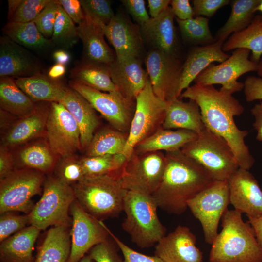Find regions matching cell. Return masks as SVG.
Wrapping results in <instances>:
<instances>
[{"label":"cell","instance_id":"6da1fadb","mask_svg":"<svg viewBox=\"0 0 262 262\" xmlns=\"http://www.w3.org/2000/svg\"><path fill=\"white\" fill-rule=\"evenodd\" d=\"M232 95L213 85L195 84L186 89L179 98H187L196 103L205 126L225 140L239 167L249 170L255 160L245 144L248 132L240 130L234 120L235 116L243 113L244 108Z\"/></svg>","mask_w":262,"mask_h":262},{"label":"cell","instance_id":"7a4b0ae2","mask_svg":"<svg viewBox=\"0 0 262 262\" xmlns=\"http://www.w3.org/2000/svg\"><path fill=\"white\" fill-rule=\"evenodd\" d=\"M165 154L164 174L152 195L159 208L179 215L188 208L190 199L214 180L202 166L181 149Z\"/></svg>","mask_w":262,"mask_h":262},{"label":"cell","instance_id":"3957f363","mask_svg":"<svg viewBox=\"0 0 262 262\" xmlns=\"http://www.w3.org/2000/svg\"><path fill=\"white\" fill-rule=\"evenodd\" d=\"M222 230L212 244L210 262H262V247L242 213L228 209L221 218Z\"/></svg>","mask_w":262,"mask_h":262},{"label":"cell","instance_id":"277c9868","mask_svg":"<svg viewBox=\"0 0 262 262\" xmlns=\"http://www.w3.org/2000/svg\"><path fill=\"white\" fill-rule=\"evenodd\" d=\"M75 199L98 221L118 216L128 191L120 179L110 175L85 177L72 186Z\"/></svg>","mask_w":262,"mask_h":262},{"label":"cell","instance_id":"5b68a950","mask_svg":"<svg viewBox=\"0 0 262 262\" xmlns=\"http://www.w3.org/2000/svg\"><path fill=\"white\" fill-rule=\"evenodd\" d=\"M157 208L152 195L127 191L123 204L126 216L122 227L140 248L156 245L165 235L166 229L159 219Z\"/></svg>","mask_w":262,"mask_h":262},{"label":"cell","instance_id":"8992f818","mask_svg":"<svg viewBox=\"0 0 262 262\" xmlns=\"http://www.w3.org/2000/svg\"><path fill=\"white\" fill-rule=\"evenodd\" d=\"M181 150L202 166L214 180H227L239 168L225 140L206 127Z\"/></svg>","mask_w":262,"mask_h":262},{"label":"cell","instance_id":"52a82bcc","mask_svg":"<svg viewBox=\"0 0 262 262\" xmlns=\"http://www.w3.org/2000/svg\"><path fill=\"white\" fill-rule=\"evenodd\" d=\"M42 196L28 214L29 224L40 230L49 226L69 227L71 205L75 199L72 186L55 175L49 176L44 183Z\"/></svg>","mask_w":262,"mask_h":262},{"label":"cell","instance_id":"ba28073f","mask_svg":"<svg viewBox=\"0 0 262 262\" xmlns=\"http://www.w3.org/2000/svg\"><path fill=\"white\" fill-rule=\"evenodd\" d=\"M166 107V101L155 94L148 79L136 98L135 110L123 152L127 160L139 143L162 127Z\"/></svg>","mask_w":262,"mask_h":262},{"label":"cell","instance_id":"9c48e42d","mask_svg":"<svg viewBox=\"0 0 262 262\" xmlns=\"http://www.w3.org/2000/svg\"><path fill=\"white\" fill-rule=\"evenodd\" d=\"M44 173L28 168L15 169L0 180V213L21 212L29 214L45 180Z\"/></svg>","mask_w":262,"mask_h":262},{"label":"cell","instance_id":"30bf717a","mask_svg":"<svg viewBox=\"0 0 262 262\" xmlns=\"http://www.w3.org/2000/svg\"><path fill=\"white\" fill-rule=\"evenodd\" d=\"M229 204L227 180L213 181L188 201V208L200 223L208 244L212 245L218 234L219 222Z\"/></svg>","mask_w":262,"mask_h":262},{"label":"cell","instance_id":"8fae6325","mask_svg":"<svg viewBox=\"0 0 262 262\" xmlns=\"http://www.w3.org/2000/svg\"><path fill=\"white\" fill-rule=\"evenodd\" d=\"M165 164V154L162 151L133 152L122 169L120 180L123 187L152 195L160 183Z\"/></svg>","mask_w":262,"mask_h":262},{"label":"cell","instance_id":"7c38bea8","mask_svg":"<svg viewBox=\"0 0 262 262\" xmlns=\"http://www.w3.org/2000/svg\"><path fill=\"white\" fill-rule=\"evenodd\" d=\"M251 51L245 48L235 49L224 62L215 65H210L195 79V84L204 85L221 84L219 89L233 94L244 88V84L237 81L242 75L257 71L258 63L250 59Z\"/></svg>","mask_w":262,"mask_h":262},{"label":"cell","instance_id":"4fadbf2b","mask_svg":"<svg viewBox=\"0 0 262 262\" xmlns=\"http://www.w3.org/2000/svg\"><path fill=\"white\" fill-rule=\"evenodd\" d=\"M69 86L85 98L114 129L129 132L135 102L125 99L118 91L104 92L73 80L70 81Z\"/></svg>","mask_w":262,"mask_h":262},{"label":"cell","instance_id":"5bb4252c","mask_svg":"<svg viewBox=\"0 0 262 262\" xmlns=\"http://www.w3.org/2000/svg\"><path fill=\"white\" fill-rule=\"evenodd\" d=\"M46 135L47 142L55 155L61 158L73 155L82 149L78 126L60 102H50Z\"/></svg>","mask_w":262,"mask_h":262},{"label":"cell","instance_id":"9a60e30c","mask_svg":"<svg viewBox=\"0 0 262 262\" xmlns=\"http://www.w3.org/2000/svg\"><path fill=\"white\" fill-rule=\"evenodd\" d=\"M145 63L155 94L165 101L177 98L183 65L182 61L177 56L152 49L147 53Z\"/></svg>","mask_w":262,"mask_h":262},{"label":"cell","instance_id":"2e32d148","mask_svg":"<svg viewBox=\"0 0 262 262\" xmlns=\"http://www.w3.org/2000/svg\"><path fill=\"white\" fill-rule=\"evenodd\" d=\"M72 216L71 250L67 262H78L95 246L110 236L102 221L89 214L75 199L70 208Z\"/></svg>","mask_w":262,"mask_h":262},{"label":"cell","instance_id":"e0dca14e","mask_svg":"<svg viewBox=\"0 0 262 262\" xmlns=\"http://www.w3.org/2000/svg\"><path fill=\"white\" fill-rule=\"evenodd\" d=\"M230 204L234 210L256 218L262 215V189L249 170L239 167L227 180Z\"/></svg>","mask_w":262,"mask_h":262},{"label":"cell","instance_id":"ac0fdd59","mask_svg":"<svg viewBox=\"0 0 262 262\" xmlns=\"http://www.w3.org/2000/svg\"><path fill=\"white\" fill-rule=\"evenodd\" d=\"M103 31L114 47L118 61L138 58L144 41L139 26L123 14H117L103 27Z\"/></svg>","mask_w":262,"mask_h":262},{"label":"cell","instance_id":"d6986e66","mask_svg":"<svg viewBox=\"0 0 262 262\" xmlns=\"http://www.w3.org/2000/svg\"><path fill=\"white\" fill-rule=\"evenodd\" d=\"M196 240L188 227L178 225L155 245L154 255L164 262H202V252Z\"/></svg>","mask_w":262,"mask_h":262},{"label":"cell","instance_id":"ffe728a7","mask_svg":"<svg viewBox=\"0 0 262 262\" xmlns=\"http://www.w3.org/2000/svg\"><path fill=\"white\" fill-rule=\"evenodd\" d=\"M41 72L37 59L7 36L0 40V77H27Z\"/></svg>","mask_w":262,"mask_h":262},{"label":"cell","instance_id":"44dd1931","mask_svg":"<svg viewBox=\"0 0 262 262\" xmlns=\"http://www.w3.org/2000/svg\"><path fill=\"white\" fill-rule=\"evenodd\" d=\"M50 102H36L34 110L18 118L8 127L2 138L1 145L9 149L38 137L45 130Z\"/></svg>","mask_w":262,"mask_h":262},{"label":"cell","instance_id":"7402d4cb","mask_svg":"<svg viewBox=\"0 0 262 262\" xmlns=\"http://www.w3.org/2000/svg\"><path fill=\"white\" fill-rule=\"evenodd\" d=\"M111 79L120 94L135 102L136 98L144 88L149 79L138 58L120 62L116 59L108 65Z\"/></svg>","mask_w":262,"mask_h":262},{"label":"cell","instance_id":"603a6c76","mask_svg":"<svg viewBox=\"0 0 262 262\" xmlns=\"http://www.w3.org/2000/svg\"><path fill=\"white\" fill-rule=\"evenodd\" d=\"M223 43L222 41H216L212 44L196 46L190 50L183 63L177 98L210 65L214 62L222 63L229 57L222 50Z\"/></svg>","mask_w":262,"mask_h":262},{"label":"cell","instance_id":"cb8c5ba5","mask_svg":"<svg viewBox=\"0 0 262 262\" xmlns=\"http://www.w3.org/2000/svg\"><path fill=\"white\" fill-rule=\"evenodd\" d=\"M174 18L169 6L159 16L150 17L140 27L143 40L153 49L177 56L178 40Z\"/></svg>","mask_w":262,"mask_h":262},{"label":"cell","instance_id":"d4e9b609","mask_svg":"<svg viewBox=\"0 0 262 262\" xmlns=\"http://www.w3.org/2000/svg\"><path fill=\"white\" fill-rule=\"evenodd\" d=\"M77 30L83 45V62L108 65L115 60V52L106 42L101 27L85 16Z\"/></svg>","mask_w":262,"mask_h":262},{"label":"cell","instance_id":"484cf974","mask_svg":"<svg viewBox=\"0 0 262 262\" xmlns=\"http://www.w3.org/2000/svg\"><path fill=\"white\" fill-rule=\"evenodd\" d=\"M60 103L76 121L79 129L82 149H86L99 123L95 110L85 98L70 87L66 88V95Z\"/></svg>","mask_w":262,"mask_h":262},{"label":"cell","instance_id":"4316f807","mask_svg":"<svg viewBox=\"0 0 262 262\" xmlns=\"http://www.w3.org/2000/svg\"><path fill=\"white\" fill-rule=\"evenodd\" d=\"M164 129H184L198 135L206 128L200 110L192 100L184 102L179 98L166 101L165 116L162 126Z\"/></svg>","mask_w":262,"mask_h":262},{"label":"cell","instance_id":"83f0119b","mask_svg":"<svg viewBox=\"0 0 262 262\" xmlns=\"http://www.w3.org/2000/svg\"><path fill=\"white\" fill-rule=\"evenodd\" d=\"M15 82L34 102H60L67 88L58 80H52L41 72L30 77L17 78Z\"/></svg>","mask_w":262,"mask_h":262},{"label":"cell","instance_id":"f1b7e54d","mask_svg":"<svg viewBox=\"0 0 262 262\" xmlns=\"http://www.w3.org/2000/svg\"><path fill=\"white\" fill-rule=\"evenodd\" d=\"M197 136V134L191 131L184 129L173 131L164 129L161 127L152 134L139 143L133 152H171L180 150L196 139Z\"/></svg>","mask_w":262,"mask_h":262},{"label":"cell","instance_id":"f546056e","mask_svg":"<svg viewBox=\"0 0 262 262\" xmlns=\"http://www.w3.org/2000/svg\"><path fill=\"white\" fill-rule=\"evenodd\" d=\"M40 230L30 225L0 243L2 262H34L33 247Z\"/></svg>","mask_w":262,"mask_h":262},{"label":"cell","instance_id":"4dcf8cb0","mask_svg":"<svg viewBox=\"0 0 262 262\" xmlns=\"http://www.w3.org/2000/svg\"><path fill=\"white\" fill-rule=\"evenodd\" d=\"M68 227L53 226L47 232L34 262H67L71 250Z\"/></svg>","mask_w":262,"mask_h":262},{"label":"cell","instance_id":"1f68e13d","mask_svg":"<svg viewBox=\"0 0 262 262\" xmlns=\"http://www.w3.org/2000/svg\"><path fill=\"white\" fill-rule=\"evenodd\" d=\"M0 109L17 118L25 116L35 109L36 102L33 101L10 77L0 79Z\"/></svg>","mask_w":262,"mask_h":262},{"label":"cell","instance_id":"d6a6232c","mask_svg":"<svg viewBox=\"0 0 262 262\" xmlns=\"http://www.w3.org/2000/svg\"><path fill=\"white\" fill-rule=\"evenodd\" d=\"M262 16H255L251 23L244 30L232 33L224 42L222 50L228 52L239 48L250 50V59L259 63L262 57Z\"/></svg>","mask_w":262,"mask_h":262},{"label":"cell","instance_id":"836d02e7","mask_svg":"<svg viewBox=\"0 0 262 262\" xmlns=\"http://www.w3.org/2000/svg\"><path fill=\"white\" fill-rule=\"evenodd\" d=\"M70 76L72 80L97 90L104 92L118 91L106 64L82 61L71 70Z\"/></svg>","mask_w":262,"mask_h":262},{"label":"cell","instance_id":"e575fe53","mask_svg":"<svg viewBox=\"0 0 262 262\" xmlns=\"http://www.w3.org/2000/svg\"><path fill=\"white\" fill-rule=\"evenodd\" d=\"M3 31L5 36L27 49L41 51L53 45L50 39L42 35L33 21L8 22Z\"/></svg>","mask_w":262,"mask_h":262},{"label":"cell","instance_id":"d590c367","mask_svg":"<svg viewBox=\"0 0 262 262\" xmlns=\"http://www.w3.org/2000/svg\"><path fill=\"white\" fill-rule=\"evenodd\" d=\"M261 0H234L231 1V11L225 24L216 32V41L224 42L229 35L241 31L251 23L255 9Z\"/></svg>","mask_w":262,"mask_h":262},{"label":"cell","instance_id":"8d00e7d4","mask_svg":"<svg viewBox=\"0 0 262 262\" xmlns=\"http://www.w3.org/2000/svg\"><path fill=\"white\" fill-rule=\"evenodd\" d=\"M128 134L115 129H104L95 133L86 149V156L123 154Z\"/></svg>","mask_w":262,"mask_h":262},{"label":"cell","instance_id":"74e56055","mask_svg":"<svg viewBox=\"0 0 262 262\" xmlns=\"http://www.w3.org/2000/svg\"><path fill=\"white\" fill-rule=\"evenodd\" d=\"M55 156L47 142H36L23 147L19 152V163L23 168L48 173L55 165Z\"/></svg>","mask_w":262,"mask_h":262},{"label":"cell","instance_id":"f35d334b","mask_svg":"<svg viewBox=\"0 0 262 262\" xmlns=\"http://www.w3.org/2000/svg\"><path fill=\"white\" fill-rule=\"evenodd\" d=\"M85 177L110 175L120 179L127 161L123 154L85 156L80 158Z\"/></svg>","mask_w":262,"mask_h":262},{"label":"cell","instance_id":"ab89813d","mask_svg":"<svg viewBox=\"0 0 262 262\" xmlns=\"http://www.w3.org/2000/svg\"><path fill=\"white\" fill-rule=\"evenodd\" d=\"M183 38L192 43L201 46L216 41L209 27V19L203 16H196L187 20H180L176 17Z\"/></svg>","mask_w":262,"mask_h":262},{"label":"cell","instance_id":"60d3db41","mask_svg":"<svg viewBox=\"0 0 262 262\" xmlns=\"http://www.w3.org/2000/svg\"><path fill=\"white\" fill-rule=\"evenodd\" d=\"M79 39L77 26L59 5L51 42L53 45L68 49L75 45Z\"/></svg>","mask_w":262,"mask_h":262},{"label":"cell","instance_id":"b9f144b4","mask_svg":"<svg viewBox=\"0 0 262 262\" xmlns=\"http://www.w3.org/2000/svg\"><path fill=\"white\" fill-rule=\"evenodd\" d=\"M82 8L86 17L102 28L115 16L111 2L107 0H81Z\"/></svg>","mask_w":262,"mask_h":262},{"label":"cell","instance_id":"7bdbcfd3","mask_svg":"<svg viewBox=\"0 0 262 262\" xmlns=\"http://www.w3.org/2000/svg\"><path fill=\"white\" fill-rule=\"evenodd\" d=\"M55 176L71 186L85 177L80 158L74 155L62 157L56 166Z\"/></svg>","mask_w":262,"mask_h":262},{"label":"cell","instance_id":"ee69618b","mask_svg":"<svg viewBox=\"0 0 262 262\" xmlns=\"http://www.w3.org/2000/svg\"><path fill=\"white\" fill-rule=\"evenodd\" d=\"M51 0H22L8 22H33Z\"/></svg>","mask_w":262,"mask_h":262},{"label":"cell","instance_id":"f6af8a7d","mask_svg":"<svg viewBox=\"0 0 262 262\" xmlns=\"http://www.w3.org/2000/svg\"><path fill=\"white\" fill-rule=\"evenodd\" d=\"M58 7L57 1L51 0L33 21L47 39L52 37Z\"/></svg>","mask_w":262,"mask_h":262},{"label":"cell","instance_id":"bcb514c9","mask_svg":"<svg viewBox=\"0 0 262 262\" xmlns=\"http://www.w3.org/2000/svg\"><path fill=\"white\" fill-rule=\"evenodd\" d=\"M8 212L0 214V243L26 227L29 224L28 214L18 215Z\"/></svg>","mask_w":262,"mask_h":262},{"label":"cell","instance_id":"7dc6e473","mask_svg":"<svg viewBox=\"0 0 262 262\" xmlns=\"http://www.w3.org/2000/svg\"><path fill=\"white\" fill-rule=\"evenodd\" d=\"M119 250L116 243L108 239L93 246L88 255L95 262H123L118 254Z\"/></svg>","mask_w":262,"mask_h":262},{"label":"cell","instance_id":"c3c4849f","mask_svg":"<svg viewBox=\"0 0 262 262\" xmlns=\"http://www.w3.org/2000/svg\"><path fill=\"white\" fill-rule=\"evenodd\" d=\"M104 226L113 240L116 243L123 256V262H164L158 257L148 256L139 253L123 243L113 234L103 223Z\"/></svg>","mask_w":262,"mask_h":262},{"label":"cell","instance_id":"681fc988","mask_svg":"<svg viewBox=\"0 0 262 262\" xmlns=\"http://www.w3.org/2000/svg\"><path fill=\"white\" fill-rule=\"evenodd\" d=\"M192 2L195 16H204L207 17H211L219 9L228 5L230 0H194Z\"/></svg>","mask_w":262,"mask_h":262},{"label":"cell","instance_id":"f907efd6","mask_svg":"<svg viewBox=\"0 0 262 262\" xmlns=\"http://www.w3.org/2000/svg\"><path fill=\"white\" fill-rule=\"evenodd\" d=\"M121 2L140 27L150 18L144 0H122Z\"/></svg>","mask_w":262,"mask_h":262},{"label":"cell","instance_id":"816d5d0a","mask_svg":"<svg viewBox=\"0 0 262 262\" xmlns=\"http://www.w3.org/2000/svg\"><path fill=\"white\" fill-rule=\"evenodd\" d=\"M244 84V93L247 101L262 100V78L249 76L246 79Z\"/></svg>","mask_w":262,"mask_h":262},{"label":"cell","instance_id":"f5cc1de1","mask_svg":"<svg viewBox=\"0 0 262 262\" xmlns=\"http://www.w3.org/2000/svg\"><path fill=\"white\" fill-rule=\"evenodd\" d=\"M56 1L75 24L79 25L85 19V14L80 0H57Z\"/></svg>","mask_w":262,"mask_h":262},{"label":"cell","instance_id":"db71d44e","mask_svg":"<svg viewBox=\"0 0 262 262\" xmlns=\"http://www.w3.org/2000/svg\"><path fill=\"white\" fill-rule=\"evenodd\" d=\"M170 4L172 12L178 19L184 20L194 18V10L188 0H172Z\"/></svg>","mask_w":262,"mask_h":262},{"label":"cell","instance_id":"11a10c76","mask_svg":"<svg viewBox=\"0 0 262 262\" xmlns=\"http://www.w3.org/2000/svg\"><path fill=\"white\" fill-rule=\"evenodd\" d=\"M14 168V158L10 150L3 145L0 147V180L11 173Z\"/></svg>","mask_w":262,"mask_h":262},{"label":"cell","instance_id":"9f6ffc18","mask_svg":"<svg viewBox=\"0 0 262 262\" xmlns=\"http://www.w3.org/2000/svg\"><path fill=\"white\" fill-rule=\"evenodd\" d=\"M250 112L255 118L253 126L257 131L256 139L262 142V102L255 104Z\"/></svg>","mask_w":262,"mask_h":262},{"label":"cell","instance_id":"6f0895ef","mask_svg":"<svg viewBox=\"0 0 262 262\" xmlns=\"http://www.w3.org/2000/svg\"><path fill=\"white\" fill-rule=\"evenodd\" d=\"M148 6L151 18H154L164 12L170 4V0H148Z\"/></svg>","mask_w":262,"mask_h":262},{"label":"cell","instance_id":"680465c9","mask_svg":"<svg viewBox=\"0 0 262 262\" xmlns=\"http://www.w3.org/2000/svg\"><path fill=\"white\" fill-rule=\"evenodd\" d=\"M248 218V222L252 226L257 240L262 247V215L258 218Z\"/></svg>","mask_w":262,"mask_h":262},{"label":"cell","instance_id":"91938a15","mask_svg":"<svg viewBox=\"0 0 262 262\" xmlns=\"http://www.w3.org/2000/svg\"><path fill=\"white\" fill-rule=\"evenodd\" d=\"M66 71L65 65L56 63L49 69L48 76L52 80H58V79L64 75Z\"/></svg>","mask_w":262,"mask_h":262},{"label":"cell","instance_id":"94428289","mask_svg":"<svg viewBox=\"0 0 262 262\" xmlns=\"http://www.w3.org/2000/svg\"><path fill=\"white\" fill-rule=\"evenodd\" d=\"M53 57L56 63L65 65L68 63L70 59L69 53L65 50L60 49L56 50L53 53Z\"/></svg>","mask_w":262,"mask_h":262},{"label":"cell","instance_id":"6125c7cd","mask_svg":"<svg viewBox=\"0 0 262 262\" xmlns=\"http://www.w3.org/2000/svg\"><path fill=\"white\" fill-rule=\"evenodd\" d=\"M22 0H9L8 18L9 20L11 18Z\"/></svg>","mask_w":262,"mask_h":262},{"label":"cell","instance_id":"be15d7a7","mask_svg":"<svg viewBox=\"0 0 262 262\" xmlns=\"http://www.w3.org/2000/svg\"><path fill=\"white\" fill-rule=\"evenodd\" d=\"M257 72L259 77L262 78V57L258 63V68Z\"/></svg>","mask_w":262,"mask_h":262},{"label":"cell","instance_id":"e7e4bbea","mask_svg":"<svg viewBox=\"0 0 262 262\" xmlns=\"http://www.w3.org/2000/svg\"><path fill=\"white\" fill-rule=\"evenodd\" d=\"M78 262H95L89 255L84 256Z\"/></svg>","mask_w":262,"mask_h":262},{"label":"cell","instance_id":"03108f58","mask_svg":"<svg viewBox=\"0 0 262 262\" xmlns=\"http://www.w3.org/2000/svg\"><path fill=\"white\" fill-rule=\"evenodd\" d=\"M259 11H260L262 13V0H261L260 2L258 5L257 7L255 9V12Z\"/></svg>","mask_w":262,"mask_h":262},{"label":"cell","instance_id":"003e7915","mask_svg":"<svg viewBox=\"0 0 262 262\" xmlns=\"http://www.w3.org/2000/svg\"></svg>","mask_w":262,"mask_h":262}]
</instances>
